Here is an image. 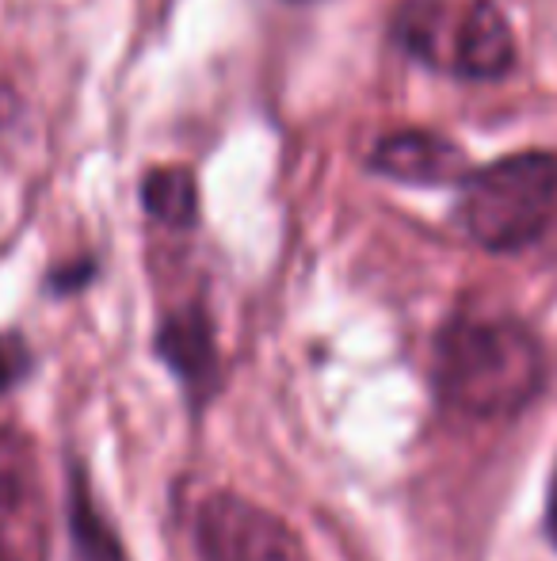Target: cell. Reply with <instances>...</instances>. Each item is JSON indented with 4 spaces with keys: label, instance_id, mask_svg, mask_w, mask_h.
<instances>
[{
    "label": "cell",
    "instance_id": "cell-13",
    "mask_svg": "<svg viewBox=\"0 0 557 561\" xmlns=\"http://www.w3.org/2000/svg\"><path fill=\"white\" fill-rule=\"evenodd\" d=\"M12 115H15V92L8 84H0V130L12 123Z\"/></svg>",
    "mask_w": 557,
    "mask_h": 561
},
{
    "label": "cell",
    "instance_id": "cell-12",
    "mask_svg": "<svg viewBox=\"0 0 557 561\" xmlns=\"http://www.w3.org/2000/svg\"><path fill=\"white\" fill-rule=\"evenodd\" d=\"M546 535L557 547V470H554V481H550V496H546Z\"/></svg>",
    "mask_w": 557,
    "mask_h": 561
},
{
    "label": "cell",
    "instance_id": "cell-9",
    "mask_svg": "<svg viewBox=\"0 0 557 561\" xmlns=\"http://www.w3.org/2000/svg\"><path fill=\"white\" fill-rule=\"evenodd\" d=\"M141 207L161 226L192 229L199 222V187H195V176L187 169H179V164L153 169L141 180Z\"/></svg>",
    "mask_w": 557,
    "mask_h": 561
},
{
    "label": "cell",
    "instance_id": "cell-10",
    "mask_svg": "<svg viewBox=\"0 0 557 561\" xmlns=\"http://www.w3.org/2000/svg\"><path fill=\"white\" fill-rule=\"evenodd\" d=\"M35 359H31V347L20 333H0V401L31 375Z\"/></svg>",
    "mask_w": 557,
    "mask_h": 561
},
{
    "label": "cell",
    "instance_id": "cell-7",
    "mask_svg": "<svg viewBox=\"0 0 557 561\" xmlns=\"http://www.w3.org/2000/svg\"><path fill=\"white\" fill-rule=\"evenodd\" d=\"M515 61V35L492 0H474L451 31V66L469 81H497Z\"/></svg>",
    "mask_w": 557,
    "mask_h": 561
},
{
    "label": "cell",
    "instance_id": "cell-8",
    "mask_svg": "<svg viewBox=\"0 0 557 561\" xmlns=\"http://www.w3.org/2000/svg\"><path fill=\"white\" fill-rule=\"evenodd\" d=\"M66 531L73 561H130L119 531L92 493V478L81 458L66 462Z\"/></svg>",
    "mask_w": 557,
    "mask_h": 561
},
{
    "label": "cell",
    "instance_id": "cell-1",
    "mask_svg": "<svg viewBox=\"0 0 557 561\" xmlns=\"http://www.w3.org/2000/svg\"><path fill=\"white\" fill-rule=\"evenodd\" d=\"M436 398L474 421H512L546 390V347L515 318H454L431 359Z\"/></svg>",
    "mask_w": 557,
    "mask_h": 561
},
{
    "label": "cell",
    "instance_id": "cell-5",
    "mask_svg": "<svg viewBox=\"0 0 557 561\" xmlns=\"http://www.w3.org/2000/svg\"><path fill=\"white\" fill-rule=\"evenodd\" d=\"M153 352L164 367L176 375V382L184 386L187 405L199 413L222 386V359H218L214 344V325H210L207 310L199 302L179 306L169 318L156 325Z\"/></svg>",
    "mask_w": 557,
    "mask_h": 561
},
{
    "label": "cell",
    "instance_id": "cell-2",
    "mask_svg": "<svg viewBox=\"0 0 557 561\" xmlns=\"http://www.w3.org/2000/svg\"><path fill=\"white\" fill-rule=\"evenodd\" d=\"M557 215V157L512 153L469 169L459 184V218L489 252H520L550 229Z\"/></svg>",
    "mask_w": 557,
    "mask_h": 561
},
{
    "label": "cell",
    "instance_id": "cell-11",
    "mask_svg": "<svg viewBox=\"0 0 557 561\" xmlns=\"http://www.w3.org/2000/svg\"><path fill=\"white\" fill-rule=\"evenodd\" d=\"M92 279H96V260L81 256V260H73V264L54 267V272L46 275V290H50L54 298H66V295H77V290H84Z\"/></svg>",
    "mask_w": 557,
    "mask_h": 561
},
{
    "label": "cell",
    "instance_id": "cell-3",
    "mask_svg": "<svg viewBox=\"0 0 557 561\" xmlns=\"http://www.w3.org/2000/svg\"><path fill=\"white\" fill-rule=\"evenodd\" d=\"M199 561H305L298 535L237 493H210L195 512Z\"/></svg>",
    "mask_w": 557,
    "mask_h": 561
},
{
    "label": "cell",
    "instance_id": "cell-4",
    "mask_svg": "<svg viewBox=\"0 0 557 561\" xmlns=\"http://www.w3.org/2000/svg\"><path fill=\"white\" fill-rule=\"evenodd\" d=\"M0 561H46V512L31 450L0 432Z\"/></svg>",
    "mask_w": 557,
    "mask_h": 561
},
{
    "label": "cell",
    "instance_id": "cell-6",
    "mask_svg": "<svg viewBox=\"0 0 557 561\" xmlns=\"http://www.w3.org/2000/svg\"><path fill=\"white\" fill-rule=\"evenodd\" d=\"M371 169L397 184L459 187L469 172V157L436 130H397L371 149Z\"/></svg>",
    "mask_w": 557,
    "mask_h": 561
}]
</instances>
